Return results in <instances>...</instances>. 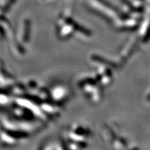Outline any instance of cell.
Masks as SVG:
<instances>
[{"label": "cell", "instance_id": "1", "mask_svg": "<svg viewBox=\"0 0 150 150\" xmlns=\"http://www.w3.org/2000/svg\"><path fill=\"white\" fill-rule=\"evenodd\" d=\"M66 94H67V91H66L65 87H57L56 90H54L52 92V95L55 97L56 99H63L66 97Z\"/></svg>", "mask_w": 150, "mask_h": 150}]
</instances>
